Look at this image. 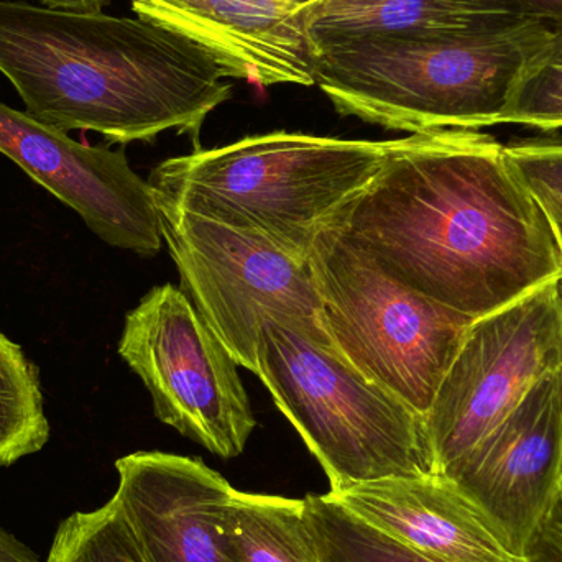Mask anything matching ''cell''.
<instances>
[{
	"label": "cell",
	"instance_id": "obj_28",
	"mask_svg": "<svg viewBox=\"0 0 562 562\" xmlns=\"http://www.w3.org/2000/svg\"><path fill=\"white\" fill-rule=\"evenodd\" d=\"M561 284H562V279H561ZM561 370H562V367H561Z\"/></svg>",
	"mask_w": 562,
	"mask_h": 562
},
{
	"label": "cell",
	"instance_id": "obj_9",
	"mask_svg": "<svg viewBox=\"0 0 562 562\" xmlns=\"http://www.w3.org/2000/svg\"><path fill=\"white\" fill-rule=\"evenodd\" d=\"M561 367V280L477 317L425 416L436 472L451 471L543 376Z\"/></svg>",
	"mask_w": 562,
	"mask_h": 562
},
{
	"label": "cell",
	"instance_id": "obj_11",
	"mask_svg": "<svg viewBox=\"0 0 562 562\" xmlns=\"http://www.w3.org/2000/svg\"><path fill=\"white\" fill-rule=\"evenodd\" d=\"M445 477L528 560L562 484V370L543 376Z\"/></svg>",
	"mask_w": 562,
	"mask_h": 562
},
{
	"label": "cell",
	"instance_id": "obj_17",
	"mask_svg": "<svg viewBox=\"0 0 562 562\" xmlns=\"http://www.w3.org/2000/svg\"><path fill=\"white\" fill-rule=\"evenodd\" d=\"M48 439L38 369L0 333V468L42 451Z\"/></svg>",
	"mask_w": 562,
	"mask_h": 562
},
{
	"label": "cell",
	"instance_id": "obj_14",
	"mask_svg": "<svg viewBox=\"0 0 562 562\" xmlns=\"http://www.w3.org/2000/svg\"><path fill=\"white\" fill-rule=\"evenodd\" d=\"M329 494L356 517L432 560L528 562L445 475L379 479Z\"/></svg>",
	"mask_w": 562,
	"mask_h": 562
},
{
	"label": "cell",
	"instance_id": "obj_4",
	"mask_svg": "<svg viewBox=\"0 0 562 562\" xmlns=\"http://www.w3.org/2000/svg\"><path fill=\"white\" fill-rule=\"evenodd\" d=\"M392 140H347L300 132L250 135L168 158L154 193L310 260L314 240L382 170Z\"/></svg>",
	"mask_w": 562,
	"mask_h": 562
},
{
	"label": "cell",
	"instance_id": "obj_27",
	"mask_svg": "<svg viewBox=\"0 0 562 562\" xmlns=\"http://www.w3.org/2000/svg\"><path fill=\"white\" fill-rule=\"evenodd\" d=\"M293 2L311 3V2H314V0H293Z\"/></svg>",
	"mask_w": 562,
	"mask_h": 562
},
{
	"label": "cell",
	"instance_id": "obj_1",
	"mask_svg": "<svg viewBox=\"0 0 562 562\" xmlns=\"http://www.w3.org/2000/svg\"><path fill=\"white\" fill-rule=\"evenodd\" d=\"M334 226L393 279L474 319L562 279L547 210L482 131L395 138Z\"/></svg>",
	"mask_w": 562,
	"mask_h": 562
},
{
	"label": "cell",
	"instance_id": "obj_21",
	"mask_svg": "<svg viewBox=\"0 0 562 562\" xmlns=\"http://www.w3.org/2000/svg\"><path fill=\"white\" fill-rule=\"evenodd\" d=\"M504 151L533 196L562 211V137L521 138L504 145Z\"/></svg>",
	"mask_w": 562,
	"mask_h": 562
},
{
	"label": "cell",
	"instance_id": "obj_8",
	"mask_svg": "<svg viewBox=\"0 0 562 562\" xmlns=\"http://www.w3.org/2000/svg\"><path fill=\"white\" fill-rule=\"evenodd\" d=\"M117 350L161 423L220 458L246 451L257 419L239 366L183 291L151 288L125 316Z\"/></svg>",
	"mask_w": 562,
	"mask_h": 562
},
{
	"label": "cell",
	"instance_id": "obj_20",
	"mask_svg": "<svg viewBox=\"0 0 562 562\" xmlns=\"http://www.w3.org/2000/svg\"><path fill=\"white\" fill-rule=\"evenodd\" d=\"M45 562H147L115 498L59 524Z\"/></svg>",
	"mask_w": 562,
	"mask_h": 562
},
{
	"label": "cell",
	"instance_id": "obj_7",
	"mask_svg": "<svg viewBox=\"0 0 562 562\" xmlns=\"http://www.w3.org/2000/svg\"><path fill=\"white\" fill-rule=\"evenodd\" d=\"M154 198L181 291L237 366L257 375L260 330L270 323L337 353L310 260L294 259L260 237L190 213L160 194Z\"/></svg>",
	"mask_w": 562,
	"mask_h": 562
},
{
	"label": "cell",
	"instance_id": "obj_24",
	"mask_svg": "<svg viewBox=\"0 0 562 562\" xmlns=\"http://www.w3.org/2000/svg\"><path fill=\"white\" fill-rule=\"evenodd\" d=\"M0 562H40L29 547L0 527Z\"/></svg>",
	"mask_w": 562,
	"mask_h": 562
},
{
	"label": "cell",
	"instance_id": "obj_12",
	"mask_svg": "<svg viewBox=\"0 0 562 562\" xmlns=\"http://www.w3.org/2000/svg\"><path fill=\"white\" fill-rule=\"evenodd\" d=\"M138 19L206 49L229 78L269 88L316 85L319 49L293 0H131Z\"/></svg>",
	"mask_w": 562,
	"mask_h": 562
},
{
	"label": "cell",
	"instance_id": "obj_5",
	"mask_svg": "<svg viewBox=\"0 0 562 562\" xmlns=\"http://www.w3.org/2000/svg\"><path fill=\"white\" fill-rule=\"evenodd\" d=\"M257 376L326 472L329 492L386 477L438 474L425 416L342 357L266 324Z\"/></svg>",
	"mask_w": 562,
	"mask_h": 562
},
{
	"label": "cell",
	"instance_id": "obj_2",
	"mask_svg": "<svg viewBox=\"0 0 562 562\" xmlns=\"http://www.w3.org/2000/svg\"><path fill=\"white\" fill-rule=\"evenodd\" d=\"M0 72L33 117L112 144L168 131L198 142L207 115L233 95L226 69L165 26L19 0H0Z\"/></svg>",
	"mask_w": 562,
	"mask_h": 562
},
{
	"label": "cell",
	"instance_id": "obj_22",
	"mask_svg": "<svg viewBox=\"0 0 562 562\" xmlns=\"http://www.w3.org/2000/svg\"><path fill=\"white\" fill-rule=\"evenodd\" d=\"M528 562H562V484L528 550Z\"/></svg>",
	"mask_w": 562,
	"mask_h": 562
},
{
	"label": "cell",
	"instance_id": "obj_13",
	"mask_svg": "<svg viewBox=\"0 0 562 562\" xmlns=\"http://www.w3.org/2000/svg\"><path fill=\"white\" fill-rule=\"evenodd\" d=\"M114 498L147 562H229L217 541L233 485L203 461L140 451L115 461Z\"/></svg>",
	"mask_w": 562,
	"mask_h": 562
},
{
	"label": "cell",
	"instance_id": "obj_19",
	"mask_svg": "<svg viewBox=\"0 0 562 562\" xmlns=\"http://www.w3.org/2000/svg\"><path fill=\"white\" fill-rule=\"evenodd\" d=\"M498 125H520L543 135L562 132V25L521 66Z\"/></svg>",
	"mask_w": 562,
	"mask_h": 562
},
{
	"label": "cell",
	"instance_id": "obj_25",
	"mask_svg": "<svg viewBox=\"0 0 562 562\" xmlns=\"http://www.w3.org/2000/svg\"><path fill=\"white\" fill-rule=\"evenodd\" d=\"M43 7L52 10L75 13H101L111 0H40Z\"/></svg>",
	"mask_w": 562,
	"mask_h": 562
},
{
	"label": "cell",
	"instance_id": "obj_23",
	"mask_svg": "<svg viewBox=\"0 0 562 562\" xmlns=\"http://www.w3.org/2000/svg\"><path fill=\"white\" fill-rule=\"evenodd\" d=\"M524 16L543 20L550 26L562 25V0H507Z\"/></svg>",
	"mask_w": 562,
	"mask_h": 562
},
{
	"label": "cell",
	"instance_id": "obj_10",
	"mask_svg": "<svg viewBox=\"0 0 562 562\" xmlns=\"http://www.w3.org/2000/svg\"><path fill=\"white\" fill-rule=\"evenodd\" d=\"M0 154L71 207L102 243L142 257L164 246L148 180L122 150L91 147L0 102Z\"/></svg>",
	"mask_w": 562,
	"mask_h": 562
},
{
	"label": "cell",
	"instance_id": "obj_16",
	"mask_svg": "<svg viewBox=\"0 0 562 562\" xmlns=\"http://www.w3.org/2000/svg\"><path fill=\"white\" fill-rule=\"evenodd\" d=\"M216 531L229 562H321L304 498L233 488L221 505Z\"/></svg>",
	"mask_w": 562,
	"mask_h": 562
},
{
	"label": "cell",
	"instance_id": "obj_15",
	"mask_svg": "<svg viewBox=\"0 0 562 562\" xmlns=\"http://www.w3.org/2000/svg\"><path fill=\"white\" fill-rule=\"evenodd\" d=\"M524 19L507 0H314L304 9L319 46L353 40L479 32Z\"/></svg>",
	"mask_w": 562,
	"mask_h": 562
},
{
	"label": "cell",
	"instance_id": "obj_18",
	"mask_svg": "<svg viewBox=\"0 0 562 562\" xmlns=\"http://www.w3.org/2000/svg\"><path fill=\"white\" fill-rule=\"evenodd\" d=\"M304 507L321 562H442L376 530L330 494L306 495Z\"/></svg>",
	"mask_w": 562,
	"mask_h": 562
},
{
	"label": "cell",
	"instance_id": "obj_6",
	"mask_svg": "<svg viewBox=\"0 0 562 562\" xmlns=\"http://www.w3.org/2000/svg\"><path fill=\"white\" fill-rule=\"evenodd\" d=\"M310 267L337 353L426 416L474 317L393 279L334 224L314 240Z\"/></svg>",
	"mask_w": 562,
	"mask_h": 562
},
{
	"label": "cell",
	"instance_id": "obj_26",
	"mask_svg": "<svg viewBox=\"0 0 562 562\" xmlns=\"http://www.w3.org/2000/svg\"><path fill=\"white\" fill-rule=\"evenodd\" d=\"M543 207L547 210L551 223H553V227L554 231H557L558 240H560V246L562 249V211L557 210L554 206H550V204H543Z\"/></svg>",
	"mask_w": 562,
	"mask_h": 562
},
{
	"label": "cell",
	"instance_id": "obj_3",
	"mask_svg": "<svg viewBox=\"0 0 562 562\" xmlns=\"http://www.w3.org/2000/svg\"><path fill=\"white\" fill-rule=\"evenodd\" d=\"M550 29L524 16L479 32L319 46L316 86L340 115L389 131H482L498 125L515 78Z\"/></svg>",
	"mask_w": 562,
	"mask_h": 562
}]
</instances>
